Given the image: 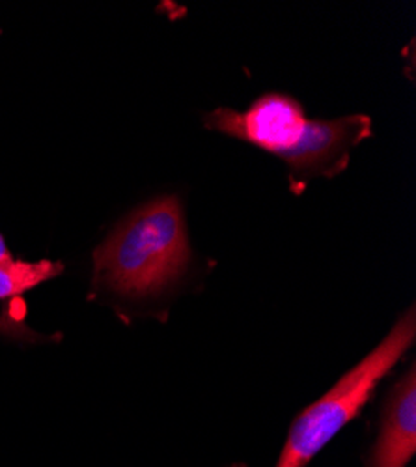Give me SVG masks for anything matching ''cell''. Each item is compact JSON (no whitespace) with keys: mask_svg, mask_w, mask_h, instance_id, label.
<instances>
[{"mask_svg":"<svg viewBox=\"0 0 416 467\" xmlns=\"http://www.w3.org/2000/svg\"><path fill=\"white\" fill-rule=\"evenodd\" d=\"M416 337L414 306L394 324L385 340L355 365L320 400L293 420L275 467H305L368 404L375 387L407 354Z\"/></svg>","mask_w":416,"mask_h":467,"instance_id":"3957f363","label":"cell"},{"mask_svg":"<svg viewBox=\"0 0 416 467\" xmlns=\"http://www.w3.org/2000/svg\"><path fill=\"white\" fill-rule=\"evenodd\" d=\"M64 265L53 260L23 262V260H0V301L25 294L36 286L58 277Z\"/></svg>","mask_w":416,"mask_h":467,"instance_id":"5b68a950","label":"cell"},{"mask_svg":"<svg viewBox=\"0 0 416 467\" xmlns=\"http://www.w3.org/2000/svg\"><path fill=\"white\" fill-rule=\"evenodd\" d=\"M188 260L185 215L176 197L131 213L94 254V281L118 296L159 294L181 277Z\"/></svg>","mask_w":416,"mask_h":467,"instance_id":"7a4b0ae2","label":"cell"},{"mask_svg":"<svg viewBox=\"0 0 416 467\" xmlns=\"http://www.w3.org/2000/svg\"><path fill=\"white\" fill-rule=\"evenodd\" d=\"M10 258H12V254H10L8 247H6V242L3 238V234H0V260H10Z\"/></svg>","mask_w":416,"mask_h":467,"instance_id":"8992f818","label":"cell"},{"mask_svg":"<svg viewBox=\"0 0 416 467\" xmlns=\"http://www.w3.org/2000/svg\"><path fill=\"white\" fill-rule=\"evenodd\" d=\"M204 124L286 161L295 192L316 176L346 171L351 148L371 135V120L364 114L309 120L305 109L284 94L261 96L245 112L217 109L204 116Z\"/></svg>","mask_w":416,"mask_h":467,"instance_id":"6da1fadb","label":"cell"},{"mask_svg":"<svg viewBox=\"0 0 416 467\" xmlns=\"http://www.w3.org/2000/svg\"><path fill=\"white\" fill-rule=\"evenodd\" d=\"M416 452V368L396 383L368 467H405Z\"/></svg>","mask_w":416,"mask_h":467,"instance_id":"277c9868","label":"cell"}]
</instances>
